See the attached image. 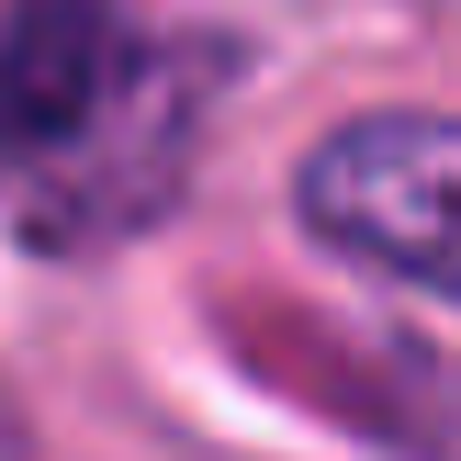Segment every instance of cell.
I'll list each match as a JSON object with an SVG mask.
<instances>
[{"label":"cell","mask_w":461,"mask_h":461,"mask_svg":"<svg viewBox=\"0 0 461 461\" xmlns=\"http://www.w3.org/2000/svg\"><path fill=\"white\" fill-rule=\"evenodd\" d=\"M225 45L124 0H12L0 23V203L34 248H102L192 180Z\"/></svg>","instance_id":"obj_1"},{"label":"cell","mask_w":461,"mask_h":461,"mask_svg":"<svg viewBox=\"0 0 461 461\" xmlns=\"http://www.w3.org/2000/svg\"><path fill=\"white\" fill-rule=\"evenodd\" d=\"M304 225L461 304V113H372L304 158Z\"/></svg>","instance_id":"obj_2"}]
</instances>
